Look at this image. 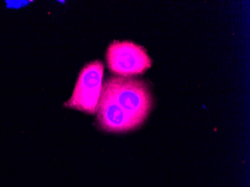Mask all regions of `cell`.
<instances>
[{
	"label": "cell",
	"mask_w": 250,
	"mask_h": 187,
	"mask_svg": "<svg viewBox=\"0 0 250 187\" xmlns=\"http://www.w3.org/2000/svg\"><path fill=\"white\" fill-rule=\"evenodd\" d=\"M153 104L145 81L112 76L102 85L96 112L97 126L109 133L134 130L143 124Z\"/></svg>",
	"instance_id": "cell-1"
},
{
	"label": "cell",
	"mask_w": 250,
	"mask_h": 187,
	"mask_svg": "<svg viewBox=\"0 0 250 187\" xmlns=\"http://www.w3.org/2000/svg\"><path fill=\"white\" fill-rule=\"evenodd\" d=\"M103 70V64L100 61H94L84 66L72 96L64 102V106L95 114L101 94Z\"/></svg>",
	"instance_id": "cell-2"
},
{
	"label": "cell",
	"mask_w": 250,
	"mask_h": 187,
	"mask_svg": "<svg viewBox=\"0 0 250 187\" xmlns=\"http://www.w3.org/2000/svg\"><path fill=\"white\" fill-rule=\"evenodd\" d=\"M106 61L112 74L123 77L144 74L152 65L146 50L130 41H114L110 44Z\"/></svg>",
	"instance_id": "cell-3"
}]
</instances>
